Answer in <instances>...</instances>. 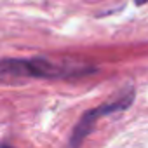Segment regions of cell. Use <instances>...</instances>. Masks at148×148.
Segmentation results:
<instances>
[{
    "label": "cell",
    "mask_w": 148,
    "mask_h": 148,
    "mask_svg": "<svg viewBox=\"0 0 148 148\" xmlns=\"http://www.w3.org/2000/svg\"><path fill=\"white\" fill-rule=\"evenodd\" d=\"M94 68H71L63 66L58 63H51L42 58H30V59H4L0 61V75H14V77H37V79H56L66 75H80V73H91Z\"/></svg>",
    "instance_id": "obj_1"
},
{
    "label": "cell",
    "mask_w": 148,
    "mask_h": 148,
    "mask_svg": "<svg viewBox=\"0 0 148 148\" xmlns=\"http://www.w3.org/2000/svg\"><path fill=\"white\" fill-rule=\"evenodd\" d=\"M146 2H148V0H136L138 5H143V4H146Z\"/></svg>",
    "instance_id": "obj_2"
},
{
    "label": "cell",
    "mask_w": 148,
    "mask_h": 148,
    "mask_svg": "<svg viewBox=\"0 0 148 148\" xmlns=\"http://www.w3.org/2000/svg\"><path fill=\"white\" fill-rule=\"evenodd\" d=\"M0 148H12V146H9V145H2Z\"/></svg>",
    "instance_id": "obj_3"
}]
</instances>
